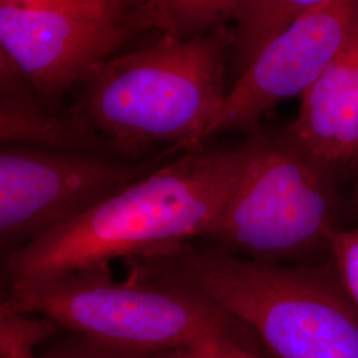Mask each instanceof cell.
Returning a JSON list of instances; mask_svg holds the SVG:
<instances>
[{
	"label": "cell",
	"instance_id": "6da1fadb",
	"mask_svg": "<svg viewBox=\"0 0 358 358\" xmlns=\"http://www.w3.org/2000/svg\"><path fill=\"white\" fill-rule=\"evenodd\" d=\"M247 159V143H206L164 166L57 230L3 255L4 287L73 269L141 260L203 242L217 224Z\"/></svg>",
	"mask_w": 358,
	"mask_h": 358
},
{
	"label": "cell",
	"instance_id": "7a4b0ae2",
	"mask_svg": "<svg viewBox=\"0 0 358 358\" xmlns=\"http://www.w3.org/2000/svg\"><path fill=\"white\" fill-rule=\"evenodd\" d=\"M232 43L227 26L194 38L165 32L99 66L71 110L108 153L125 159L194 149L226 100Z\"/></svg>",
	"mask_w": 358,
	"mask_h": 358
},
{
	"label": "cell",
	"instance_id": "3957f363",
	"mask_svg": "<svg viewBox=\"0 0 358 358\" xmlns=\"http://www.w3.org/2000/svg\"><path fill=\"white\" fill-rule=\"evenodd\" d=\"M128 263L205 294L276 358H358V309L334 267L257 262L199 242Z\"/></svg>",
	"mask_w": 358,
	"mask_h": 358
},
{
	"label": "cell",
	"instance_id": "277c9868",
	"mask_svg": "<svg viewBox=\"0 0 358 358\" xmlns=\"http://www.w3.org/2000/svg\"><path fill=\"white\" fill-rule=\"evenodd\" d=\"M4 292L1 307L44 316L65 332L150 356L211 344L244 328L186 284L133 268L121 282L110 264L13 282Z\"/></svg>",
	"mask_w": 358,
	"mask_h": 358
},
{
	"label": "cell",
	"instance_id": "5b68a950",
	"mask_svg": "<svg viewBox=\"0 0 358 358\" xmlns=\"http://www.w3.org/2000/svg\"><path fill=\"white\" fill-rule=\"evenodd\" d=\"M247 159L230 201L203 242L266 263L303 259L329 245L336 227L332 170L288 134L251 131Z\"/></svg>",
	"mask_w": 358,
	"mask_h": 358
},
{
	"label": "cell",
	"instance_id": "8992f818",
	"mask_svg": "<svg viewBox=\"0 0 358 358\" xmlns=\"http://www.w3.org/2000/svg\"><path fill=\"white\" fill-rule=\"evenodd\" d=\"M186 150L131 161L88 150L3 145L0 150L1 255L36 241Z\"/></svg>",
	"mask_w": 358,
	"mask_h": 358
},
{
	"label": "cell",
	"instance_id": "52a82bcc",
	"mask_svg": "<svg viewBox=\"0 0 358 358\" xmlns=\"http://www.w3.org/2000/svg\"><path fill=\"white\" fill-rule=\"evenodd\" d=\"M357 24L358 0H328L297 16L235 78L202 142L224 131H254L278 103L303 97L343 51Z\"/></svg>",
	"mask_w": 358,
	"mask_h": 358
},
{
	"label": "cell",
	"instance_id": "ba28073f",
	"mask_svg": "<svg viewBox=\"0 0 358 358\" xmlns=\"http://www.w3.org/2000/svg\"><path fill=\"white\" fill-rule=\"evenodd\" d=\"M137 34L141 31L131 13L124 22H105L0 4L1 52L53 103L66 90L83 85Z\"/></svg>",
	"mask_w": 358,
	"mask_h": 358
},
{
	"label": "cell",
	"instance_id": "9c48e42d",
	"mask_svg": "<svg viewBox=\"0 0 358 358\" xmlns=\"http://www.w3.org/2000/svg\"><path fill=\"white\" fill-rule=\"evenodd\" d=\"M285 133L332 171L358 158V24L343 51L301 97Z\"/></svg>",
	"mask_w": 358,
	"mask_h": 358
},
{
	"label": "cell",
	"instance_id": "30bf717a",
	"mask_svg": "<svg viewBox=\"0 0 358 358\" xmlns=\"http://www.w3.org/2000/svg\"><path fill=\"white\" fill-rule=\"evenodd\" d=\"M0 53V138L3 145L108 153L71 108L60 110ZM109 154V153H108Z\"/></svg>",
	"mask_w": 358,
	"mask_h": 358
},
{
	"label": "cell",
	"instance_id": "8fae6325",
	"mask_svg": "<svg viewBox=\"0 0 358 358\" xmlns=\"http://www.w3.org/2000/svg\"><path fill=\"white\" fill-rule=\"evenodd\" d=\"M250 0H146L131 11L141 32L158 29L194 38L236 20Z\"/></svg>",
	"mask_w": 358,
	"mask_h": 358
},
{
	"label": "cell",
	"instance_id": "7c38bea8",
	"mask_svg": "<svg viewBox=\"0 0 358 358\" xmlns=\"http://www.w3.org/2000/svg\"><path fill=\"white\" fill-rule=\"evenodd\" d=\"M328 0H250L232 29L231 63L235 78L241 76L272 38L297 16Z\"/></svg>",
	"mask_w": 358,
	"mask_h": 358
},
{
	"label": "cell",
	"instance_id": "4fadbf2b",
	"mask_svg": "<svg viewBox=\"0 0 358 358\" xmlns=\"http://www.w3.org/2000/svg\"><path fill=\"white\" fill-rule=\"evenodd\" d=\"M64 332L44 316L15 312L0 306V358H40L38 346Z\"/></svg>",
	"mask_w": 358,
	"mask_h": 358
},
{
	"label": "cell",
	"instance_id": "5bb4252c",
	"mask_svg": "<svg viewBox=\"0 0 358 358\" xmlns=\"http://www.w3.org/2000/svg\"><path fill=\"white\" fill-rule=\"evenodd\" d=\"M0 4L72 13L105 22H124L134 10L125 0H0Z\"/></svg>",
	"mask_w": 358,
	"mask_h": 358
},
{
	"label": "cell",
	"instance_id": "9a60e30c",
	"mask_svg": "<svg viewBox=\"0 0 358 358\" xmlns=\"http://www.w3.org/2000/svg\"><path fill=\"white\" fill-rule=\"evenodd\" d=\"M329 248L341 287L358 309V227L336 231Z\"/></svg>",
	"mask_w": 358,
	"mask_h": 358
},
{
	"label": "cell",
	"instance_id": "2e32d148",
	"mask_svg": "<svg viewBox=\"0 0 358 358\" xmlns=\"http://www.w3.org/2000/svg\"><path fill=\"white\" fill-rule=\"evenodd\" d=\"M149 356L137 350L101 344L72 332H69L68 337L57 340V343H52L48 349L40 353V358H148Z\"/></svg>",
	"mask_w": 358,
	"mask_h": 358
},
{
	"label": "cell",
	"instance_id": "e0dca14e",
	"mask_svg": "<svg viewBox=\"0 0 358 358\" xmlns=\"http://www.w3.org/2000/svg\"><path fill=\"white\" fill-rule=\"evenodd\" d=\"M148 358H263L242 340L232 334L206 345L182 348L152 355Z\"/></svg>",
	"mask_w": 358,
	"mask_h": 358
},
{
	"label": "cell",
	"instance_id": "ac0fdd59",
	"mask_svg": "<svg viewBox=\"0 0 358 358\" xmlns=\"http://www.w3.org/2000/svg\"><path fill=\"white\" fill-rule=\"evenodd\" d=\"M125 1H128L133 8H138V7H141L146 0H125Z\"/></svg>",
	"mask_w": 358,
	"mask_h": 358
},
{
	"label": "cell",
	"instance_id": "d6986e66",
	"mask_svg": "<svg viewBox=\"0 0 358 358\" xmlns=\"http://www.w3.org/2000/svg\"><path fill=\"white\" fill-rule=\"evenodd\" d=\"M356 201H357V203H358V173H357V179H356Z\"/></svg>",
	"mask_w": 358,
	"mask_h": 358
}]
</instances>
